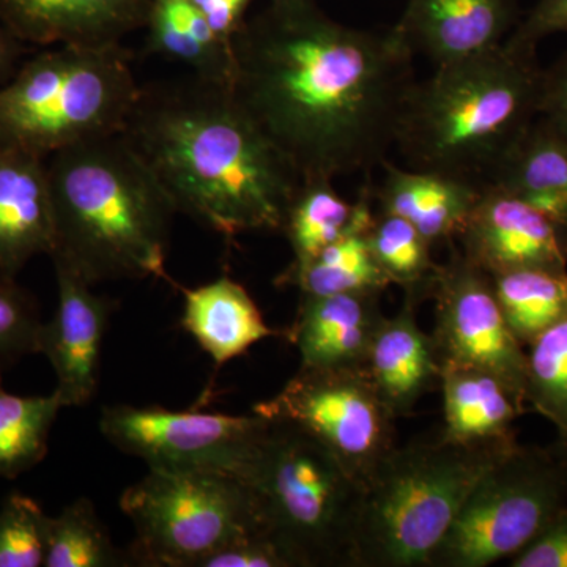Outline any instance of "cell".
Instances as JSON below:
<instances>
[{
  "label": "cell",
  "mask_w": 567,
  "mask_h": 567,
  "mask_svg": "<svg viewBox=\"0 0 567 567\" xmlns=\"http://www.w3.org/2000/svg\"><path fill=\"white\" fill-rule=\"evenodd\" d=\"M121 509L136 533L133 565L199 567L238 537L264 532L251 491L223 473L148 470L123 492Z\"/></svg>",
  "instance_id": "8"
},
{
  "label": "cell",
  "mask_w": 567,
  "mask_h": 567,
  "mask_svg": "<svg viewBox=\"0 0 567 567\" xmlns=\"http://www.w3.org/2000/svg\"><path fill=\"white\" fill-rule=\"evenodd\" d=\"M254 412L319 440L365 487L395 446V417L361 369L300 368Z\"/></svg>",
  "instance_id": "10"
},
{
  "label": "cell",
  "mask_w": 567,
  "mask_h": 567,
  "mask_svg": "<svg viewBox=\"0 0 567 567\" xmlns=\"http://www.w3.org/2000/svg\"><path fill=\"white\" fill-rule=\"evenodd\" d=\"M567 506V447H511L465 499L431 567L513 558Z\"/></svg>",
  "instance_id": "9"
},
{
  "label": "cell",
  "mask_w": 567,
  "mask_h": 567,
  "mask_svg": "<svg viewBox=\"0 0 567 567\" xmlns=\"http://www.w3.org/2000/svg\"><path fill=\"white\" fill-rule=\"evenodd\" d=\"M58 279V309L41 327L39 353L50 360L63 409L89 404L99 390L104 334L115 303L93 292L69 265L52 260Z\"/></svg>",
  "instance_id": "14"
},
{
  "label": "cell",
  "mask_w": 567,
  "mask_h": 567,
  "mask_svg": "<svg viewBox=\"0 0 567 567\" xmlns=\"http://www.w3.org/2000/svg\"><path fill=\"white\" fill-rule=\"evenodd\" d=\"M270 420L259 413L177 412L164 406H104L100 431L128 456L158 472L223 473L240 476Z\"/></svg>",
  "instance_id": "11"
},
{
  "label": "cell",
  "mask_w": 567,
  "mask_h": 567,
  "mask_svg": "<svg viewBox=\"0 0 567 567\" xmlns=\"http://www.w3.org/2000/svg\"><path fill=\"white\" fill-rule=\"evenodd\" d=\"M365 235L388 281L416 300L427 297L440 265L432 257L431 241L404 218L380 210Z\"/></svg>",
  "instance_id": "30"
},
{
  "label": "cell",
  "mask_w": 567,
  "mask_h": 567,
  "mask_svg": "<svg viewBox=\"0 0 567 567\" xmlns=\"http://www.w3.org/2000/svg\"><path fill=\"white\" fill-rule=\"evenodd\" d=\"M230 52V92L303 182L385 162L416 84L398 29L350 28L315 0H270Z\"/></svg>",
  "instance_id": "1"
},
{
  "label": "cell",
  "mask_w": 567,
  "mask_h": 567,
  "mask_svg": "<svg viewBox=\"0 0 567 567\" xmlns=\"http://www.w3.org/2000/svg\"><path fill=\"white\" fill-rule=\"evenodd\" d=\"M382 166L379 210L404 218L432 245L453 244L483 188L445 174L402 169L388 159Z\"/></svg>",
  "instance_id": "20"
},
{
  "label": "cell",
  "mask_w": 567,
  "mask_h": 567,
  "mask_svg": "<svg viewBox=\"0 0 567 567\" xmlns=\"http://www.w3.org/2000/svg\"><path fill=\"white\" fill-rule=\"evenodd\" d=\"M417 303L406 295L398 315L383 319L361 365L395 420L413 412L421 398L440 385L439 358L432 336L417 324Z\"/></svg>",
  "instance_id": "19"
},
{
  "label": "cell",
  "mask_w": 567,
  "mask_h": 567,
  "mask_svg": "<svg viewBox=\"0 0 567 567\" xmlns=\"http://www.w3.org/2000/svg\"><path fill=\"white\" fill-rule=\"evenodd\" d=\"M54 245L47 158L0 145V271L17 276Z\"/></svg>",
  "instance_id": "18"
},
{
  "label": "cell",
  "mask_w": 567,
  "mask_h": 567,
  "mask_svg": "<svg viewBox=\"0 0 567 567\" xmlns=\"http://www.w3.org/2000/svg\"><path fill=\"white\" fill-rule=\"evenodd\" d=\"M148 52L183 63L200 80L229 85L233 52L212 31L193 0H152Z\"/></svg>",
  "instance_id": "25"
},
{
  "label": "cell",
  "mask_w": 567,
  "mask_h": 567,
  "mask_svg": "<svg viewBox=\"0 0 567 567\" xmlns=\"http://www.w3.org/2000/svg\"><path fill=\"white\" fill-rule=\"evenodd\" d=\"M527 404L557 429L567 447V316L527 347Z\"/></svg>",
  "instance_id": "31"
},
{
  "label": "cell",
  "mask_w": 567,
  "mask_h": 567,
  "mask_svg": "<svg viewBox=\"0 0 567 567\" xmlns=\"http://www.w3.org/2000/svg\"><path fill=\"white\" fill-rule=\"evenodd\" d=\"M369 197L371 192L365 189L352 204L339 196L333 182L327 178L301 182L282 227L293 252V262L284 275L303 270L327 246L350 230L368 229L375 213Z\"/></svg>",
  "instance_id": "24"
},
{
  "label": "cell",
  "mask_w": 567,
  "mask_h": 567,
  "mask_svg": "<svg viewBox=\"0 0 567 567\" xmlns=\"http://www.w3.org/2000/svg\"><path fill=\"white\" fill-rule=\"evenodd\" d=\"M152 0H0V21L21 43L121 44L147 22Z\"/></svg>",
  "instance_id": "16"
},
{
  "label": "cell",
  "mask_w": 567,
  "mask_h": 567,
  "mask_svg": "<svg viewBox=\"0 0 567 567\" xmlns=\"http://www.w3.org/2000/svg\"><path fill=\"white\" fill-rule=\"evenodd\" d=\"M47 520L31 496H7L0 506V567H43Z\"/></svg>",
  "instance_id": "32"
},
{
  "label": "cell",
  "mask_w": 567,
  "mask_h": 567,
  "mask_svg": "<svg viewBox=\"0 0 567 567\" xmlns=\"http://www.w3.org/2000/svg\"><path fill=\"white\" fill-rule=\"evenodd\" d=\"M511 567H567V506L518 554Z\"/></svg>",
  "instance_id": "35"
},
{
  "label": "cell",
  "mask_w": 567,
  "mask_h": 567,
  "mask_svg": "<svg viewBox=\"0 0 567 567\" xmlns=\"http://www.w3.org/2000/svg\"><path fill=\"white\" fill-rule=\"evenodd\" d=\"M456 240L488 276L544 268L567 270L565 229L505 189L484 186Z\"/></svg>",
  "instance_id": "13"
},
{
  "label": "cell",
  "mask_w": 567,
  "mask_h": 567,
  "mask_svg": "<svg viewBox=\"0 0 567 567\" xmlns=\"http://www.w3.org/2000/svg\"><path fill=\"white\" fill-rule=\"evenodd\" d=\"M43 567H117L133 565L130 551L112 543L91 499L81 496L47 520Z\"/></svg>",
  "instance_id": "29"
},
{
  "label": "cell",
  "mask_w": 567,
  "mask_h": 567,
  "mask_svg": "<svg viewBox=\"0 0 567 567\" xmlns=\"http://www.w3.org/2000/svg\"><path fill=\"white\" fill-rule=\"evenodd\" d=\"M52 260L89 284L167 279L175 208L122 133L81 142L47 159Z\"/></svg>",
  "instance_id": "3"
},
{
  "label": "cell",
  "mask_w": 567,
  "mask_h": 567,
  "mask_svg": "<svg viewBox=\"0 0 567 567\" xmlns=\"http://www.w3.org/2000/svg\"><path fill=\"white\" fill-rule=\"evenodd\" d=\"M488 185L532 205L567 233V133L537 115Z\"/></svg>",
  "instance_id": "23"
},
{
  "label": "cell",
  "mask_w": 567,
  "mask_h": 567,
  "mask_svg": "<svg viewBox=\"0 0 567 567\" xmlns=\"http://www.w3.org/2000/svg\"><path fill=\"white\" fill-rule=\"evenodd\" d=\"M369 229V227H368ZM368 229H354L327 246L303 270L282 275L279 284L295 286L301 295L383 292L390 281L375 262Z\"/></svg>",
  "instance_id": "27"
},
{
  "label": "cell",
  "mask_w": 567,
  "mask_h": 567,
  "mask_svg": "<svg viewBox=\"0 0 567 567\" xmlns=\"http://www.w3.org/2000/svg\"><path fill=\"white\" fill-rule=\"evenodd\" d=\"M62 409L55 391L50 395H18L0 386V477L13 480L43 461Z\"/></svg>",
  "instance_id": "28"
},
{
  "label": "cell",
  "mask_w": 567,
  "mask_h": 567,
  "mask_svg": "<svg viewBox=\"0 0 567 567\" xmlns=\"http://www.w3.org/2000/svg\"><path fill=\"white\" fill-rule=\"evenodd\" d=\"M539 115L567 133V52L554 65L544 69Z\"/></svg>",
  "instance_id": "37"
},
{
  "label": "cell",
  "mask_w": 567,
  "mask_h": 567,
  "mask_svg": "<svg viewBox=\"0 0 567 567\" xmlns=\"http://www.w3.org/2000/svg\"><path fill=\"white\" fill-rule=\"evenodd\" d=\"M563 32H567V0H537L511 37L537 47L546 37Z\"/></svg>",
  "instance_id": "36"
},
{
  "label": "cell",
  "mask_w": 567,
  "mask_h": 567,
  "mask_svg": "<svg viewBox=\"0 0 567 567\" xmlns=\"http://www.w3.org/2000/svg\"><path fill=\"white\" fill-rule=\"evenodd\" d=\"M173 203L224 238L282 233L301 175L238 104L229 85H141L122 130Z\"/></svg>",
  "instance_id": "2"
},
{
  "label": "cell",
  "mask_w": 567,
  "mask_h": 567,
  "mask_svg": "<svg viewBox=\"0 0 567 567\" xmlns=\"http://www.w3.org/2000/svg\"><path fill=\"white\" fill-rule=\"evenodd\" d=\"M20 52L21 41L0 21V85L6 84L17 71L14 66H17Z\"/></svg>",
  "instance_id": "39"
},
{
  "label": "cell",
  "mask_w": 567,
  "mask_h": 567,
  "mask_svg": "<svg viewBox=\"0 0 567 567\" xmlns=\"http://www.w3.org/2000/svg\"><path fill=\"white\" fill-rule=\"evenodd\" d=\"M238 480L295 567H357L364 487L315 436L270 420Z\"/></svg>",
  "instance_id": "5"
},
{
  "label": "cell",
  "mask_w": 567,
  "mask_h": 567,
  "mask_svg": "<svg viewBox=\"0 0 567 567\" xmlns=\"http://www.w3.org/2000/svg\"><path fill=\"white\" fill-rule=\"evenodd\" d=\"M251 2L252 0H193L215 35L229 47L235 33L244 25L246 10Z\"/></svg>",
  "instance_id": "38"
},
{
  "label": "cell",
  "mask_w": 567,
  "mask_h": 567,
  "mask_svg": "<svg viewBox=\"0 0 567 567\" xmlns=\"http://www.w3.org/2000/svg\"><path fill=\"white\" fill-rule=\"evenodd\" d=\"M520 22L518 0H409L394 25L435 65L498 47Z\"/></svg>",
  "instance_id": "15"
},
{
  "label": "cell",
  "mask_w": 567,
  "mask_h": 567,
  "mask_svg": "<svg viewBox=\"0 0 567 567\" xmlns=\"http://www.w3.org/2000/svg\"><path fill=\"white\" fill-rule=\"evenodd\" d=\"M429 297L435 301L431 336L440 368L486 371L527 406V350L507 327L491 276L450 244V257L439 265Z\"/></svg>",
  "instance_id": "12"
},
{
  "label": "cell",
  "mask_w": 567,
  "mask_h": 567,
  "mask_svg": "<svg viewBox=\"0 0 567 567\" xmlns=\"http://www.w3.org/2000/svg\"><path fill=\"white\" fill-rule=\"evenodd\" d=\"M141 85L121 44H63L0 85V145L41 158L122 133Z\"/></svg>",
  "instance_id": "7"
},
{
  "label": "cell",
  "mask_w": 567,
  "mask_h": 567,
  "mask_svg": "<svg viewBox=\"0 0 567 567\" xmlns=\"http://www.w3.org/2000/svg\"><path fill=\"white\" fill-rule=\"evenodd\" d=\"M536 50L509 35L416 81L395 141L410 167L487 186L539 115L544 69Z\"/></svg>",
  "instance_id": "4"
},
{
  "label": "cell",
  "mask_w": 567,
  "mask_h": 567,
  "mask_svg": "<svg viewBox=\"0 0 567 567\" xmlns=\"http://www.w3.org/2000/svg\"><path fill=\"white\" fill-rule=\"evenodd\" d=\"M383 292L301 295L286 338L300 353V368L361 369L385 315Z\"/></svg>",
  "instance_id": "17"
},
{
  "label": "cell",
  "mask_w": 567,
  "mask_h": 567,
  "mask_svg": "<svg viewBox=\"0 0 567 567\" xmlns=\"http://www.w3.org/2000/svg\"><path fill=\"white\" fill-rule=\"evenodd\" d=\"M491 281L507 327L525 349L567 316V270L527 268L492 275Z\"/></svg>",
  "instance_id": "26"
},
{
  "label": "cell",
  "mask_w": 567,
  "mask_h": 567,
  "mask_svg": "<svg viewBox=\"0 0 567 567\" xmlns=\"http://www.w3.org/2000/svg\"><path fill=\"white\" fill-rule=\"evenodd\" d=\"M182 292V327L216 365L241 357L264 339L281 336L265 322L248 290L229 276Z\"/></svg>",
  "instance_id": "21"
},
{
  "label": "cell",
  "mask_w": 567,
  "mask_h": 567,
  "mask_svg": "<svg viewBox=\"0 0 567 567\" xmlns=\"http://www.w3.org/2000/svg\"><path fill=\"white\" fill-rule=\"evenodd\" d=\"M41 320L32 295L17 276L0 271V382L3 372L28 354L39 353Z\"/></svg>",
  "instance_id": "33"
},
{
  "label": "cell",
  "mask_w": 567,
  "mask_h": 567,
  "mask_svg": "<svg viewBox=\"0 0 567 567\" xmlns=\"http://www.w3.org/2000/svg\"><path fill=\"white\" fill-rule=\"evenodd\" d=\"M440 388L445 415L442 439L464 445L517 442L513 425L527 406L502 380L481 369L442 365Z\"/></svg>",
  "instance_id": "22"
},
{
  "label": "cell",
  "mask_w": 567,
  "mask_h": 567,
  "mask_svg": "<svg viewBox=\"0 0 567 567\" xmlns=\"http://www.w3.org/2000/svg\"><path fill=\"white\" fill-rule=\"evenodd\" d=\"M517 442L395 446L365 484L357 567H431L477 481Z\"/></svg>",
  "instance_id": "6"
},
{
  "label": "cell",
  "mask_w": 567,
  "mask_h": 567,
  "mask_svg": "<svg viewBox=\"0 0 567 567\" xmlns=\"http://www.w3.org/2000/svg\"><path fill=\"white\" fill-rule=\"evenodd\" d=\"M199 567H295V563L267 533L257 532L219 548Z\"/></svg>",
  "instance_id": "34"
}]
</instances>
